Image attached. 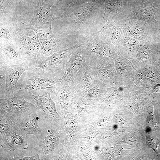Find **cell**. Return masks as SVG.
<instances>
[{"instance_id":"30bf717a","label":"cell","mask_w":160,"mask_h":160,"mask_svg":"<svg viewBox=\"0 0 160 160\" xmlns=\"http://www.w3.org/2000/svg\"><path fill=\"white\" fill-rule=\"evenodd\" d=\"M38 120L37 111L26 117L16 120V133L27 138L28 134L33 135L39 141L43 140L45 137L39 125Z\"/></svg>"},{"instance_id":"3957f363","label":"cell","mask_w":160,"mask_h":160,"mask_svg":"<svg viewBox=\"0 0 160 160\" xmlns=\"http://www.w3.org/2000/svg\"><path fill=\"white\" fill-rule=\"evenodd\" d=\"M60 80L50 77L39 68L24 72L17 83L19 90L28 92L45 90L52 91L59 85Z\"/></svg>"},{"instance_id":"cb8c5ba5","label":"cell","mask_w":160,"mask_h":160,"mask_svg":"<svg viewBox=\"0 0 160 160\" xmlns=\"http://www.w3.org/2000/svg\"><path fill=\"white\" fill-rule=\"evenodd\" d=\"M147 124L149 126H154L156 125V122L155 120L153 110H151L148 114L147 120Z\"/></svg>"},{"instance_id":"6da1fadb","label":"cell","mask_w":160,"mask_h":160,"mask_svg":"<svg viewBox=\"0 0 160 160\" xmlns=\"http://www.w3.org/2000/svg\"><path fill=\"white\" fill-rule=\"evenodd\" d=\"M103 0H86L69 7L57 19L64 21L67 39L83 40L97 33L106 23Z\"/></svg>"},{"instance_id":"ba28073f","label":"cell","mask_w":160,"mask_h":160,"mask_svg":"<svg viewBox=\"0 0 160 160\" xmlns=\"http://www.w3.org/2000/svg\"><path fill=\"white\" fill-rule=\"evenodd\" d=\"M0 108L16 120L26 117L37 111L36 106L26 101L20 93L12 97L0 99Z\"/></svg>"},{"instance_id":"7402d4cb","label":"cell","mask_w":160,"mask_h":160,"mask_svg":"<svg viewBox=\"0 0 160 160\" xmlns=\"http://www.w3.org/2000/svg\"><path fill=\"white\" fill-rule=\"evenodd\" d=\"M16 133L14 132L7 135L2 137L0 143L1 149L10 151L18 150L16 149L14 138V135Z\"/></svg>"},{"instance_id":"2e32d148","label":"cell","mask_w":160,"mask_h":160,"mask_svg":"<svg viewBox=\"0 0 160 160\" xmlns=\"http://www.w3.org/2000/svg\"><path fill=\"white\" fill-rule=\"evenodd\" d=\"M83 49H79L75 52L67 63L65 71L60 82L65 83L67 81L73 73L79 67L83 55Z\"/></svg>"},{"instance_id":"5b68a950","label":"cell","mask_w":160,"mask_h":160,"mask_svg":"<svg viewBox=\"0 0 160 160\" xmlns=\"http://www.w3.org/2000/svg\"><path fill=\"white\" fill-rule=\"evenodd\" d=\"M35 68L30 63L25 62L21 64L9 66L0 65V70L4 75V82L0 85V99L11 97L20 93L18 81L25 71Z\"/></svg>"},{"instance_id":"8fae6325","label":"cell","mask_w":160,"mask_h":160,"mask_svg":"<svg viewBox=\"0 0 160 160\" xmlns=\"http://www.w3.org/2000/svg\"><path fill=\"white\" fill-rule=\"evenodd\" d=\"M97 33L107 44L115 47L121 46L124 38L123 31L111 19L106 22Z\"/></svg>"},{"instance_id":"9c48e42d","label":"cell","mask_w":160,"mask_h":160,"mask_svg":"<svg viewBox=\"0 0 160 160\" xmlns=\"http://www.w3.org/2000/svg\"><path fill=\"white\" fill-rule=\"evenodd\" d=\"M0 65L9 66L25 62L22 49L14 41L0 40Z\"/></svg>"},{"instance_id":"277c9868","label":"cell","mask_w":160,"mask_h":160,"mask_svg":"<svg viewBox=\"0 0 160 160\" xmlns=\"http://www.w3.org/2000/svg\"><path fill=\"white\" fill-rule=\"evenodd\" d=\"M21 92L25 98L36 107L39 121L46 125L52 126L60 119L51 97V92L45 91L41 95H35L30 91L21 90Z\"/></svg>"},{"instance_id":"e0dca14e","label":"cell","mask_w":160,"mask_h":160,"mask_svg":"<svg viewBox=\"0 0 160 160\" xmlns=\"http://www.w3.org/2000/svg\"><path fill=\"white\" fill-rule=\"evenodd\" d=\"M0 132L1 137L16 132V120L1 108H0Z\"/></svg>"},{"instance_id":"9a60e30c","label":"cell","mask_w":160,"mask_h":160,"mask_svg":"<svg viewBox=\"0 0 160 160\" xmlns=\"http://www.w3.org/2000/svg\"><path fill=\"white\" fill-rule=\"evenodd\" d=\"M15 41L21 48L30 44L41 42L32 29L26 28L17 30Z\"/></svg>"},{"instance_id":"603a6c76","label":"cell","mask_w":160,"mask_h":160,"mask_svg":"<svg viewBox=\"0 0 160 160\" xmlns=\"http://www.w3.org/2000/svg\"><path fill=\"white\" fill-rule=\"evenodd\" d=\"M146 143L149 147L152 148L156 152L158 156L159 155L157 149V147L154 138L150 135H148L146 137Z\"/></svg>"},{"instance_id":"7a4b0ae2","label":"cell","mask_w":160,"mask_h":160,"mask_svg":"<svg viewBox=\"0 0 160 160\" xmlns=\"http://www.w3.org/2000/svg\"><path fill=\"white\" fill-rule=\"evenodd\" d=\"M153 3V0H148L144 2L142 0H129L120 4L116 13L110 19L116 23L137 19L153 24H158L154 18L157 9Z\"/></svg>"},{"instance_id":"5bb4252c","label":"cell","mask_w":160,"mask_h":160,"mask_svg":"<svg viewBox=\"0 0 160 160\" xmlns=\"http://www.w3.org/2000/svg\"><path fill=\"white\" fill-rule=\"evenodd\" d=\"M67 40L65 38H54L43 41L33 64L54 53L65 49L67 47Z\"/></svg>"},{"instance_id":"ac0fdd59","label":"cell","mask_w":160,"mask_h":160,"mask_svg":"<svg viewBox=\"0 0 160 160\" xmlns=\"http://www.w3.org/2000/svg\"><path fill=\"white\" fill-rule=\"evenodd\" d=\"M124 32V38L121 46H123L127 55H133L144 43L133 37L127 33Z\"/></svg>"},{"instance_id":"484cf974","label":"cell","mask_w":160,"mask_h":160,"mask_svg":"<svg viewBox=\"0 0 160 160\" xmlns=\"http://www.w3.org/2000/svg\"><path fill=\"white\" fill-rule=\"evenodd\" d=\"M86 0H71L70 5L69 7H70L76 4Z\"/></svg>"},{"instance_id":"7c38bea8","label":"cell","mask_w":160,"mask_h":160,"mask_svg":"<svg viewBox=\"0 0 160 160\" xmlns=\"http://www.w3.org/2000/svg\"><path fill=\"white\" fill-rule=\"evenodd\" d=\"M52 5L46 4L43 0H39L37 7L34 8L33 17L25 28L32 29L43 24L52 23L58 17L52 13L50 10Z\"/></svg>"},{"instance_id":"d4e9b609","label":"cell","mask_w":160,"mask_h":160,"mask_svg":"<svg viewBox=\"0 0 160 160\" xmlns=\"http://www.w3.org/2000/svg\"><path fill=\"white\" fill-rule=\"evenodd\" d=\"M11 0H0V13L1 16L2 15L6 7Z\"/></svg>"},{"instance_id":"d6986e66","label":"cell","mask_w":160,"mask_h":160,"mask_svg":"<svg viewBox=\"0 0 160 160\" xmlns=\"http://www.w3.org/2000/svg\"><path fill=\"white\" fill-rule=\"evenodd\" d=\"M52 23L44 24L32 29L40 42L54 38L52 31Z\"/></svg>"},{"instance_id":"83f0119b","label":"cell","mask_w":160,"mask_h":160,"mask_svg":"<svg viewBox=\"0 0 160 160\" xmlns=\"http://www.w3.org/2000/svg\"><path fill=\"white\" fill-rule=\"evenodd\" d=\"M147 0H142V1L143 2H144L146 1Z\"/></svg>"},{"instance_id":"44dd1931","label":"cell","mask_w":160,"mask_h":160,"mask_svg":"<svg viewBox=\"0 0 160 160\" xmlns=\"http://www.w3.org/2000/svg\"><path fill=\"white\" fill-rule=\"evenodd\" d=\"M0 25V40L14 41L17 30L9 24Z\"/></svg>"},{"instance_id":"8992f818","label":"cell","mask_w":160,"mask_h":160,"mask_svg":"<svg viewBox=\"0 0 160 160\" xmlns=\"http://www.w3.org/2000/svg\"><path fill=\"white\" fill-rule=\"evenodd\" d=\"M82 45V41L79 40L75 45L36 61L33 64V66L34 68L40 69L46 75L55 78V75L61 71L65 62L72 53Z\"/></svg>"},{"instance_id":"ffe728a7","label":"cell","mask_w":160,"mask_h":160,"mask_svg":"<svg viewBox=\"0 0 160 160\" xmlns=\"http://www.w3.org/2000/svg\"><path fill=\"white\" fill-rule=\"evenodd\" d=\"M105 4L104 20L106 23L117 12L122 0H103Z\"/></svg>"},{"instance_id":"4fadbf2b","label":"cell","mask_w":160,"mask_h":160,"mask_svg":"<svg viewBox=\"0 0 160 160\" xmlns=\"http://www.w3.org/2000/svg\"><path fill=\"white\" fill-rule=\"evenodd\" d=\"M58 134L56 129L52 128L49 135L43 140L39 141L35 148L40 160H50L53 157L54 153L58 144Z\"/></svg>"},{"instance_id":"4316f807","label":"cell","mask_w":160,"mask_h":160,"mask_svg":"<svg viewBox=\"0 0 160 160\" xmlns=\"http://www.w3.org/2000/svg\"><path fill=\"white\" fill-rule=\"evenodd\" d=\"M129 0H122L121 2L120 5L126 2L127 1Z\"/></svg>"},{"instance_id":"52a82bcc","label":"cell","mask_w":160,"mask_h":160,"mask_svg":"<svg viewBox=\"0 0 160 160\" xmlns=\"http://www.w3.org/2000/svg\"><path fill=\"white\" fill-rule=\"evenodd\" d=\"M117 23L124 31L144 43L154 39L156 33L160 27L159 24H153L137 19L129 20Z\"/></svg>"}]
</instances>
